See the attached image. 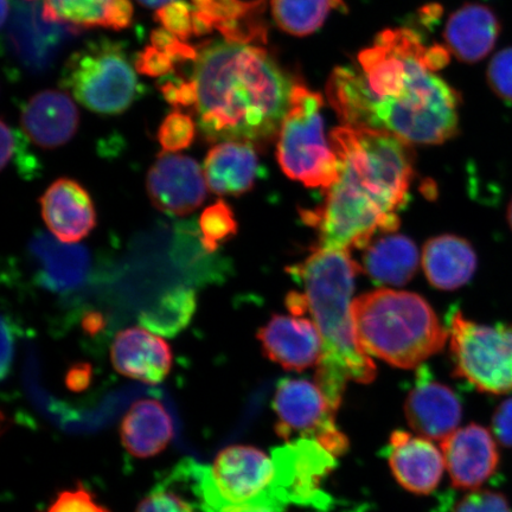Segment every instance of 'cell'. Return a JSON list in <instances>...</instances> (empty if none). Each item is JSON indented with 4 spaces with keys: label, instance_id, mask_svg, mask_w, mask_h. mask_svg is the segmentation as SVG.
I'll use <instances>...</instances> for the list:
<instances>
[{
    "label": "cell",
    "instance_id": "cell-1",
    "mask_svg": "<svg viewBox=\"0 0 512 512\" xmlns=\"http://www.w3.org/2000/svg\"><path fill=\"white\" fill-rule=\"evenodd\" d=\"M326 94L344 125L408 144H443L458 132L460 96L434 73L428 48L409 29L381 32L355 64L334 70Z\"/></svg>",
    "mask_w": 512,
    "mask_h": 512
},
{
    "label": "cell",
    "instance_id": "cell-2",
    "mask_svg": "<svg viewBox=\"0 0 512 512\" xmlns=\"http://www.w3.org/2000/svg\"><path fill=\"white\" fill-rule=\"evenodd\" d=\"M197 119L209 142L264 143L280 130L293 83L265 49L232 42L198 51Z\"/></svg>",
    "mask_w": 512,
    "mask_h": 512
},
{
    "label": "cell",
    "instance_id": "cell-3",
    "mask_svg": "<svg viewBox=\"0 0 512 512\" xmlns=\"http://www.w3.org/2000/svg\"><path fill=\"white\" fill-rule=\"evenodd\" d=\"M358 265L350 252L318 247L292 274L304 287L307 313L322 338L316 383L335 413L349 381L370 383L376 367L363 349L352 317Z\"/></svg>",
    "mask_w": 512,
    "mask_h": 512
},
{
    "label": "cell",
    "instance_id": "cell-4",
    "mask_svg": "<svg viewBox=\"0 0 512 512\" xmlns=\"http://www.w3.org/2000/svg\"><path fill=\"white\" fill-rule=\"evenodd\" d=\"M194 494L202 512L228 508L259 507L283 512L299 505L296 465L284 445L272 456L253 446H230L216 457L213 466L195 463Z\"/></svg>",
    "mask_w": 512,
    "mask_h": 512
},
{
    "label": "cell",
    "instance_id": "cell-5",
    "mask_svg": "<svg viewBox=\"0 0 512 512\" xmlns=\"http://www.w3.org/2000/svg\"><path fill=\"white\" fill-rule=\"evenodd\" d=\"M356 334L369 355L413 369L444 348L448 332L430 304L411 292L380 288L352 303Z\"/></svg>",
    "mask_w": 512,
    "mask_h": 512
},
{
    "label": "cell",
    "instance_id": "cell-6",
    "mask_svg": "<svg viewBox=\"0 0 512 512\" xmlns=\"http://www.w3.org/2000/svg\"><path fill=\"white\" fill-rule=\"evenodd\" d=\"M61 87L89 111L117 115L130 108L142 95L123 44L99 38L76 50L64 64Z\"/></svg>",
    "mask_w": 512,
    "mask_h": 512
},
{
    "label": "cell",
    "instance_id": "cell-7",
    "mask_svg": "<svg viewBox=\"0 0 512 512\" xmlns=\"http://www.w3.org/2000/svg\"><path fill=\"white\" fill-rule=\"evenodd\" d=\"M323 98L293 83L290 106L278 132L277 158L284 174L307 188L329 189L338 178V159L325 138Z\"/></svg>",
    "mask_w": 512,
    "mask_h": 512
},
{
    "label": "cell",
    "instance_id": "cell-8",
    "mask_svg": "<svg viewBox=\"0 0 512 512\" xmlns=\"http://www.w3.org/2000/svg\"><path fill=\"white\" fill-rule=\"evenodd\" d=\"M454 370L480 392H512V326L483 325L454 312L450 330Z\"/></svg>",
    "mask_w": 512,
    "mask_h": 512
},
{
    "label": "cell",
    "instance_id": "cell-9",
    "mask_svg": "<svg viewBox=\"0 0 512 512\" xmlns=\"http://www.w3.org/2000/svg\"><path fill=\"white\" fill-rule=\"evenodd\" d=\"M274 411L278 416L275 431L286 440L300 438L316 440L335 457L347 450V437L338 430L335 412L317 383L307 380L280 381L274 396Z\"/></svg>",
    "mask_w": 512,
    "mask_h": 512
},
{
    "label": "cell",
    "instance_id": "cell-10",
    "mask_svg": "<svg viewBox=\"0 0 512 512\" xmlns=\"http://www.w3.org/2000/svg\"><path fill=\"white\" fill-rule=\"evenodd\" d=\"M146 189L153 206L175 216L194 213L207 197L206 177L196 160L165 152L151 166Z\"/></svg>",
    "mask_w": 512,
    "mask_h": 512
},
{
    "label": "cell",
    "instance_id": "cell-11",
    "mask_svg": "<svg viewBox=\"0 0 512 512\" xmlns=\"http://www.w3.org/2000/svg\"><path fill=\"white\" fill-rule=\"evenodd\" d=\"M445 464L456 488L478 489L497 470L496 441L485 427L470 424L441 441Z\"/></svg>",
    "mask_w": 512,
    "mask_h": 512
},
{
    "label": "cell",
    "instance_id": "cell-12",
    "mask_svg": "<svg viewBox=\"0 0 512 512\" xmlns=\"http://www.w3.org/2000/svg\"><path fill=\"white\" fill-rule=\"evenodd\" d=\"M416 380L405 406L408 424L424 438L443 441L457 431L462 421V403L450 387L435 381L426 368L420 369Z\"/></svg>",
    "mask_w": 512,
    "mask_h": 512
},
{
    "label": "cell",
    "instance_id": "cell-13",
    "mask_svg": "<svg viewBox=\"0 0 512 512\" xmlns=\"http://www.w3.org/2000/svg\"><path fill=\"white\" fill-rule=\"evenodd\" d=\"M194 5V35L217 30L227 42H266L264 18L267 0H191Z\"/></svg>",
    "mask_w": 512,
    "mask_h": 512
},
{
    "label": "cell",
    "instance_id": "cell-14",
    "mask_svg": "<svg viewBox=\"0 0 512 512\" xmlns=\"http://www.w3.org/2000/svg\"><path fill=\"white\" fill-rule=\"evenodd\" d=\"M262 350L286 370L303 371L317 366L322 338L317 326L302 316H273L258 332Z\"/></svg>",
    "mask_w": 512,
    "mask_h": 512
},
{
    "label": "cell",
    "instance_id": "cell-15",
    "mask_svg": "<svg viewBox=\"0 0 512 512\" xmlns=\"http://www.w3.org/2000/svg\"><path fill=\"white\" fill-rule=\"evenodd\" d=\"M29 253L36 266L38 285L53 293L78 290L92 270L87 248L62 242L50 234L38 233L31 240Z\"/></svg>",
    "mask_w": 512,
    "mask_h": 512
},
{
    "label": "cell",
    "instance_id": "cell-16",
    "mask_svg": "<svg viewBox=\"0 0 512 512\" xmlns=\"http://www.w3.org/2000/svg\"><path fill=\"white\" fill-rule=\"evenodd\" d=\"M386 456L395 479L413 494H431L444 475V453L427 438L395 431Z\"/></svg>",
    "mask_w": 512,
    "mask_h": 512
},
{
    "label": "cell",
    "instance_id": "cell-17",
    "mask_svg": "<svg viewBox=\"0 0 512 512\" xmlns=\"http://www.w3.org/2000/svg\"><path fill=\"white\" fill-rule=\"evenodd\" d=\"M40 204L44 222L51 234L62 242H79L96 226L92 197L75 179H57L44 192Z\"/></svg>",
    "mask_w": 512,
    "mask_h": 512
},
{
    "label": "cell",
    "instance_id": "cell-18",
    "mask_svg": "<svg viewBox=\"0 0 512 512\" xmlns=\"http://www.w3.org/2000/svg\"><path fill=\"white\" fill-rule=\"evenodd\" d=\"M111 360L128 379L157 384L170 374L172 351L163 338L143 328H130L115 336Z\"/></svg>",
    "mask_w": 512,
    "mask_h": 512
},
{
    "label": "cell",
    "instance_id": "cell-19",
    "mask_svg": "<svg viewBox=\"0 0 512 512\" xmlns=\"http://www.w3.org/2000/svg\"><path fill=\"white\" fill-rule=\"evenodd\" d=\"M25 134L42 149H56L70 142L78 131L80 115L72 99L60 91H43L22 108Z\"/></svg>",
    "mask_w": 512,
    "mask_h": 512
},
{
    "label": "cell",
    "instance_id": "cell-20",
    "mask_svg": "<svg viewBox=\"0 0 512 512\" xmlns=\"http://www.w3.org/2000/svg\"><path fill=\"white\" fill-rule=\"evenodd\" d=\"M204 177L211 192L220 196H240L254 188L260 174L255 146L248 142H222L204 159Z\"/></svg>",
    "mask_w": 512,
    "mask_h": 512
},
{
    "label": "cell",
    "instance_id": "cell-21",
    "mask_svg": "<svg viewBox=\"0 0 512 512\" xmlns=\"http://www.w3.org/2000/svg\"><path fill=\"white\" fill-rule=\"evenodd\" d=\"M501 30V22L489 6L465 4L448 19L446 48L459 61L476 63L491 53Z\"/></svg>",
    "mask_w": 512,
    "mask_h": 512
},
{
    "label": "cell",
    "instance_id": "cell-22",
    "mask_svg": "<svg viewBox=\"0 0 512 512\" xmlns=\"http://www.w3.org/2000/svg\"><path fill=\"white\" fill-rule=\"evenodd\" d=\"M477 264V254L471 243L456 235L433 238L422 252L426 277L439 290L453 291L469 283Z\"/></svg>",
    "mask_w": 512,
    "mask_h": 512
},
{
    "label": "cell",
    "instance_id": "cell-23",
    "mask_svg": "<svg viewBox=\"0 0 512 512\" xmlns=\"http://www.w3.org/2000/svg\"><path fill=\"white\" fill-rule=\"evenodd\" d=\"M121 441L134 457L149 458L162 452L174 438V424L157 400H139L127 412L120 427Z\"/></svg>",
    "mask_w": 512,
    "mask_h": 512
},
{
    "label": "cell",
    "instance_id": "cell-24",
    "mask_svg": "<svg viewBox=\"0 0 512 512\" xmlns=\"http://www.w3.org/2000/svg\"><path fill=\"white\" fill-rule=\"evenodd\" d=\"M415 243L403 235H387L371 243L363 256L364 271L384 285L401 286L414 277L419 266Z\"/></svg>",
    "mask_w": 512,
    "mask_h": 512
},
{
    "label": "cell",
    "instance_id": "cell-25",
    "mask_svg": "<svg viewBox=\"0 0 512 512\" xmlns=\"http://www.w3.org/2000/svg\"><path fill=\"white\" fill-rule=\"evenodd\" d=\"M272 16L278 28L292 36L316 32L332 10L345 9L343 0H271Z\"/></svg>",
    "mask_w": 512,
    "mask_h": 512
},
{
    "label": "cell",
    "instance_id": "cell-26",
    "mask_svg": "<svg viewBox=\"0 0 512 512\" xmlns=\"http://www.w3.org/2000/svg\"><path fill=\"white\" fill-rule=\"evenodd\" d=\"M196 294L187 288H175L143 313L145 328L164 336H175L190 323L196 311Z\"/></svg>",
    "mask_w": 512,
    "mask_h": 512
},
{
    "label": "cell",
    "instance_id": "cell-27",
    "mask_svg": "<svg viewBox=\"0 0 512 512\" xmlns=\"http://www.w3.org/2000/svg\"><path fill=\"white\" fill-rule=\"evenodd\" d=\"M112 0H43L42 17L76 29L107 28Z\"/></svg>",
    "mask_w": 512,
    "mask_h": 512
},
{
    "label": "cell",
    "instance_id": "cell-28",
    "mask_svg": "<svg viewBox=\"0 0 512 512\" xmlns=\"http://www.w3.org/2000/svg\"><path fill=\"white\" fill-rule=\"evenodd\" d=\"M239 224L232 207L219 200L203 210L200 217L201 243L204 251L214 253L238 234Z\"/></svg>",
    "mask_w": 512,
    "mask_h": 512
},
{
    "label": "cell",
    "instance_id": "cell-29",
    "mask_svg": "<svg viewBox=\"0 0 512 512\" xmlns=\"http://www.w3.org/2000/svg\"><path fill=\"white\" fill-rule=\"evenodd\" d=\"M0 140H2V149H0V165L2 170L6 166L14 164L19 174L25 177H34L40 171V163L34 155L29 152V143L27 138L21 132L15 130L2 120L0 124Z\"/></svg>",
    "mask_w": 512,
    "mask_h": 512
},
{
    "label": "cell",
    "instance_id": "cell-30",
    "mask_svg": "<svg viewBox=\"0 0 512 512\" xmlns=\"http://www.w3.org/2000/svg\"><path fill=\"white\" fill-rule=\"evenodd\" d=\"M196 125L188 114L172 112L159 126L157 138L165 153L187 150L194 143Z\"/></svg>",
    "mask_w": 512,
    "mask_h": 512
},
{
    "label": "cell",
    "instance_id": "cell-31",
    "mask_svg": "<svg viewBox=\"0 0 512 512\" xmlns=\"http://www.w3.org/2000/svg\"><path fill=\"white\" fill-rule=\"evenodd\" d=\"M194 8L185 0H175L162 6L155 14L156 22L179 40L187 41L194 35Z\"/></svg>",
    "mask_w": 512,
    "mask_h": 512
},
{
    "label": "cell",
    "instance_id": "cell-32",
    "mask_svg": "<svg viewBox=\"0 0 512 512\" xmlns=\"http://www.w3.org/2000/svg\"><path fill=\"white\" fill-rule=\"evenodd\" d=\"M486 79L498 98L512 102V47L494 56L486 72Z\"/></svg>",
    "mask_w": 512,
    "mask_h": 512
},
{
    "label": "cell",
    "instance_id": "cell-33",
    "mask_svg": "<svg viewBox=\"0 0 512 512\" xmlns=\"http://www.w3.org/2000/svg\"><path fill=\"white\" fill-rule=\"evenodd\" d=\"M137 512H196L187 498L176 494L168 483L159 484L139 504Z\"/></svg>",
    "mask_w": 512,
    "mask_h": 512
},
{
    "label": "cell",
    "instance_id": "cell-34",
    "mask_svg": "<svg viewBox=\"0 0 512 512\" xmlns=\"http://www.w3.org/2000/svg\"><path fill=\"white\" fill-rule=\"evenodd\" d=\"M454 512H512L509 501L501 492L482 490L465 496Z\"/></svg>",
    "mask_w": 512,
    "mask_h": 512
},
{
    "label": "cell",
    "instance_id": "cell-35",
    "mask_svg": "<svg viewBox=\"0 0 512 512\" xmlns=\"http://www.w3.org/2000/svg\"><path fill=\"white\" fill-rule=\"evenodd\" d=\"M176 61L164 51L149 46L140 51L134 60V67L139 74L150 78H165L174 72Z\"/></svg>",
    "mask_w": 512,
    "mask_h": 512
},
{
    "label": "cell",
    "instance_id": "cell-36",
    "mask_svg": "<svg viewBox=\"0 0 512 512\" xmlns=\"http://www.w3.org/2000/svg\"><path fill=\"white\" fill-rule=\"evenodd\" d=\"M48 512H111L95 499L86 489L79 486L78 489L63 491L51 505Z\"/></svg>",
    "mask_w": 512,
    "mask_h": 512
},
{
    "label": "cell",
    "instance_id": "cell-37",
    "mask_svg": "<svg viewBox=\"0 0 512 512\" xmlns=\"http://www.w3.org/2000/svg\"><path fill=\"white\" fill-rule=\"evenodd\" d=\"M151 46L170 55L176 63L197 60L198 51L194 47L163 28L151 32Z\"/></svg>",
    "mask_w": 512,
    "mask_h": 512
},
{
    "label": "cell",
    "instance_id": "cell-38",
    "mask_svg": "<svg viewBox=\"0 0 512 512\" xmlns=\"http://www.w3.org/2000/svg\"><path fill=\"white\" fill-rule=\"evenodd\" d=\"M160 93L166 102L174 107H191L197 105V86L195 80L185 81L169 78L159 83Z\"/></svg>",
    "mask_w": 512,
    "mask_h": 512
},
{
    "label": "cell",
    "instance_id": "cell-39",
    "mask_svg": "<svg viewBox=\"0 0 512 512\" xmlns=\"http://www.w3.org/2000/svg\"><path fill=\"white\" fill-rule=\"evenodd\" d=\"M492 431L505 447H512V398L499 405L492 418Z\"/></svg>",
    "mask_w": 512,
    "mask_h": 512
},
{
    "label": "cell",
    "instance_id": "cell-40",
    "mask_svg": "<svg viewBox=\"0 0 512 512\" xmlns=\"http://www.w3.org/2000/svg\"><path fill=\"white\" fill-rule=\"evenodd\" d=\"M133 5L131 0H112L110 12H108L107 28L124 30L130 27L133 19Z\"/></svg>",
    "mask_w": 512,
    "mask_h": 512
},
{
    "label": "cell",
    "instance_id": "cell-41",
    "mask_svg": "<svg viewBox=\"0 0 512 512\" xmlns=\"http://www.w3.org/2000/svg\"><path fill=\"white\" fill-rule=\"evenodd\" d=\"M15 328L11 319L3 316L2 320V376L9 373L15 354Z\"/></svg>",
    "mask_w": 512,
    "mask_h": 512
},
{
    "label": "cell",
    "instance_id": "cell-42",
    "mask_svg": "<svg viewBox=\"0 0 512 512\" xmlns=\"http://www.w3.org/2000/svg\"><path fill=\"white\" fill-rule=\"evenodd\" d=\"M92 380V368L87 363L75 364L67 375V384L70 389L82 390L87 388Z\"/></svg>",
    "mask_w": 512,
    "mask_h": 512
},
{
    "label": "cell",
    "instance_id": "cell-43",
    "mask_svg": "<svg viewBox=\"0 0 512 512\" xmlns=\"http://www.w3.org/2000/svg\"><path fill=\"white\" fill-rule=\"evenodd\" d=\"M105 317L99 312H89L82 320V328L87 335L95 336L105 330Z\"/></svg>",
    "mask_w": 512,
    "mask_h": 512
},
{
    "label": "cell",
    "instance_id": "cell-44",
    "mask_svg": "<svg viewBox=\"0 0 512 512\" xmlns=\"http://www.w3.org/2000/svg\"><path fill=\"white\" fill-rule=\"evenodd\" d=\"M137 2L147 9H160L166 4L175 2V0H137Z\"/></svg>",
    "mask_w": 512,
    "mask_h": 512
},
{
    "label": "cell",
    "instance_id": "cell-45",
    "mask_svg": "<svg viewBox=\"0 0 512 512\" xmlns=\"http://www.w3.org/2000/svg\"><path fill=\"white\" fill-rule=\"evenodd\" d=\"M222 512H274L272 510H268L265 508L259 507H236V508H228L223 510Z\"/></svg>",
    "mask_w": 512,
    "mask_h": 512
},
{
    "label": "cell",
    "instance_id": "cell-46",
    "mask_svg": "<svg viewBox=\"0 0 512 512\" xmlns=\"http://www.w3.org/2000/svg\"><path fill=\"white\" fill-rule=\"evenodd\" d=\"M0 5H2V27L4 28L10 14L9 0H0Z\"/></svg>",
    "mask_w": 512,
    "mask_h": 512
},
{
    "label": "cell",
    "instance_id": "cell-47",
    "mask_svg": "<svg viewBox=\"0 0 512 512\" xmlns=\"http://www.w3.org/2000/svg\"><path fill=\"white\" fill-rule=\"evenodd\" d=\"M507 221L509 223V227L512 232V198H511V201L509 202V206L507 209Z\"/></svg>",
    "mask_w": 512,
    "mask_h": 512
},
{
    "label": "cell",
    "instance_id": "cell-48",
    "mask_svg": "<svg viewBox=\"0 0 512 512\" xmlns=\"http://www.w3.org/2000/svg\"><path fill=\"white\" fill-rule=\"evenodd\" d=\"M28 2H32V0H28Z\"/></svg>",
    "mask_w": 512,
    "mask_h": 512
}]
</instances>
